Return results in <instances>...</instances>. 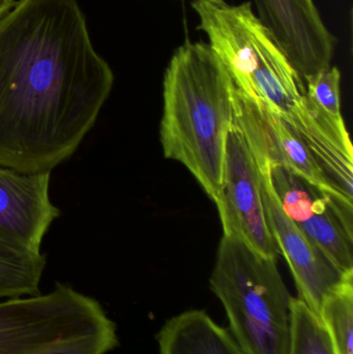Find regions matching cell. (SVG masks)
<instances>
[{"label": "cell", "mask_w": 353, "mask_h": 354, "mask_svg": "<svg viewBox=\"0 0 353 354\" xmlns=\"http://www.w3.org/2000/svg\"><path fill=\"white\" fill-rule=\"evenodd\" d=\"M113 85L78 0H18L0 19V167L52 172L95 127Z\"/></svg>", "instance_id": "cell-1"}, {"label": "cell", "mask_w": 353, "mask_h": 354, "mask_svg": "<svg viewBox=\"0 0 353 354\" xmlns=\"http://www.w3.org/2000/svg\"><path fill=\"white\" fill-rule=\"evenodd\" d=\"M236 91L227 68L204 41H184L164 75V156L182 164L215 203L236 120Z\"/></svg>", "instance_id": "cell-2"}, {"label": "cell", "mask_w": 353, "mask_h": 354, "mask_svg": "<svg viewBox=\"0 0 353 354\" xmlns=\"http://www.w3.org/2000/svg\"><path fill=\"white\" fill-rule=\"evenodd\" d=\"M198 29L227 68L236 88L289 118L305 95V85L251 1L192 0Z\"/></svg>", "instance_id": "cell-3"}, {"label": "cell", "mask_w": 353, "mask_h": 354, "mask_svg": "<svg viewBox=\"0 0 353 354\" xmlns=\"http://www.w3.org/2000/svg\"><path fill=\"white\" fill-rule=\"evenodd\" d=\"M220 299L230 334L246 354H288L292 295L277 258L223 234L209 280Z\"/></svg>", "instance_id": "cell-4"}, {"label": "cell", "mask_w": 353, "mask_h": 354, "mask_svg": "<svg viewBox=\"0 0 353 354\" xmlns=\"http://www.w3.org/2000/svg\"><path fill=\"white\" fill-rule=\"evenodd\" d=\"M118 344L101 303L70 285L0 301V354H107Z\"/></svg>", "instance_id": "cell-5"}, {"label": "cell", "mask_w": 353, "mask_h": 354, "mask_svg": "<svg viewBox=\"0 0 353 354\" xmlns=\"http://www.w3.org/2000/svg\"><path fill=\"white\" fill-rule=\"evenodd\" d=\"M236 120L255 158L304 179L323 192L342 216L352 223V201L334 187L298 133L281 115L236 88Z\"/></svg>", "instance_id": "cell-6"}, {"label": "cell", "mask_w": 353, "mask_h": 354, "mask_svg": "<svg viewBox=\"0 0 353 354\" xmlns=\"http://www.w3.org/2000/svg\"><path fill=\"white\" fill-rule=\"evenodd\" d=\"M215 204L223 234L238 237L259 253L278 259L279 248L263 205L260 172L236 120L228 136L223 183Z\"/></svg>", "instance_id": "cell-7"}, {"label": "cell", "mask_w": 353, "mask_h": 354, "mask_svg": "<svg viewBox=\"0 0 353 354\" xmlns=\"http://www.w3.org/2000/svg\"><path fill=\"white\" fill-rule=\"evenodd\" d=\"M255 158V157H254ZM261 177L263 205L271 235L292 270L302 299L319 317L325 297L346 277L317 249L284 212L271 179V168L265 160L255 158Z\"/></svg>", "instance_id": "cell-8"}, {"label": "cell", "mask_w": 353, "mask_h": 354, "mask_svg": "<svg viewBox=\"0 0 353 354\" xmlns=\"http://www.w3.org/2000/svg\"><path fill=\"white\" fill-rule=\"evenodd\" d=\"M271 179L284 212L343 274H353L352 224L316 187L280 167Z\"/></svg>", "instance_id": "cell-9"}, {"label": "cell", "mask_w": 353, "mask_h": 354, "mask_svg": "<svg viewBox=\"0 0 353 354\" xmlns=\"http://www.w3.org/2000/svg\"><path fill=\"white\" fill-rule=\"evenodd\" d=\"M303 83L331 66L337 39L314 0H253Z\"/></svg>", "instance_id": "cell-10"}, {"label": "cell", "mask_w": 353, "mask_h": 354, "mask_svg": "<svg viewBox=\"0 0 353 354\" xmlns=\"http://www.w3.org/2000/svg\"><path fill=\"white\" fill-rule=\"evenodd\" d=\"M51 172L26 174L0 167V243L41 253L46 233L60 216L50 198Z\"/></svg>", "instance_id": "cell-11"}, {"label": "cell", "mask_w": 353, "mask_h": 354, "mask_svg": "<svg viewBox=\"0 0 353 354\" xmlns=\"http://www.w3.org/2000/svg\"><path fill=\"white\" fill-rule=\"evenodd\" d=\"M285 120L298 133L334 187L352 201V145L343 118L327 115L304 95L300 107Z\"/></svg>", "instance_id": "cell-12"}, {"label": "cell", "mask_w": 353, "mask_h": 354, "mask_svg": "<svg viewBox=\"0 0 353 354\" xmlns=\"http://www.w3.org/2000/svg\"><path fill=\"white\" fill-rule=\"evenodd\" d=\"M157 339L160 354H246L203 310H189L167 320Z\"/></svg>", "instance_id": "cell-13"}, {"label": "cell", "mask_w": 353, "mask_h": 354, "mask_svg": "<svg viewBox=\"0 0 353 354\" xmlns=\"http://www.w3.org/2000/svg\"><path fill=\"white\" fill-rule=\"evenodd\" d=\"M47 264L44 253H32L0 243V299L39 295Z\"/></svg>", "instance_id": "cell-14"}, {"label": "cell", "mask_w": 353, "mask_h": 354, "mask_svg": "<svg viewBox=\"0 0 353 354\" xmlns=\"http://www.w3.org/2000/svg\"><path fill=\"white\" fill-rule=\"evenodd\" d=\"M319 318L336 353L353 354V274L325 297Z\"/></svg>", "instance_id": "cell-15"}, {"label": "cell", "mask_w": 353, "mask_h": 354, "mask_svg": "<svg viewBox=\"0 0 353 354\" xmlns=\"http://www.w3.org/2000/svg\"><path fill=\"white\" fill-rule=\"evenodd\" d=\"M288 354H337L321 318L298 297H292Z\"/></svg>", "instance_id": "cell-16"}, {"label": "cell", "mask_w": 353, "mask_h": 354, "mask_svg": "<svg viewBox=\"0 0 353 354\" xmlns=\"http://www.w3.org/2000/svg\"><path fill=\"white\" fill-rule=\"evenodd\" d=\"M307 99L334 118H342L341 72L337 66H330L304 82Z\"/></svg>", "instance_id": "cell-17"}, {"label": "cell", "mask_w": 353, "mask_h": 354, "mask_svg": "<svg viewBox=\"0 0 353 354\" xmlns=\"http://www.w3.org/2000/svg\"><path fill=\"white\" fill-rule=\"evenodd\" d=\"M16 3L17 0H0V19L3 18Z\"/></svg>", "instance_id": "cell-18"}]
</instances>
